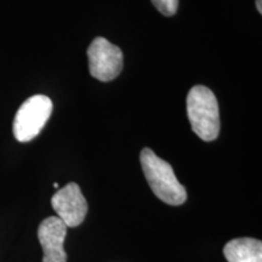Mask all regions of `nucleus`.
<instances>
[{"mask_svg": "<svg viewBox=\"0 0 262 262\" xmlns=\"http://www.w3.org/2000/svg\"><path fill=\"white\" fill-rule=\"evenodd\" d=\"M228 262H262V243L254 238H238L224 248Z\"/></svg>", "mask_w": 262, "mask_h": 262, "instance_id": "nucleus-7", "label": "nucleus"}, {"mask_svg": "<svg viewBox=\"0 0 262 262\" xmlns=\"http://www.w3.org/2000/svg\"><path fill=\"white\" fill-rule=\"evenodd\" d=\"M67 226L57 216L45 219L38 228V238L44 251L42 262H67L63 243Z\"/></svg>", "mask_w": 262, "mask_h": 262, "instance_id": "nucleus-6", "label": "nucleus"}, {"mask_svg": "<svg viewBox=\"0 0 262 262\" xmlns=\"http://www.w3.org/2000/svg\"><path fill=\"white\" fill-rule=\"evenodd\" d=\"M90 74L101 81L116 79L123 70V52L119 48L98 37L88 49Z\"/></svg>", "mask_w": 262, "mask_h": 262, "instance_id": "nucleus-4", "label": "nucleus"}, {"mask_svg": "<svg viewBox=\"0 0 262 262\" xmlns=\"http://www.w3.org/2000/svg\"><path fill=\"white\" fill-rule=\"evenodd\" d=\"M51 205L57 217L67 227L79 226L88 212L86 199L75 182H70L63 188L58 189L51 198Z\"/></svg>", "mask_w": 262, "mask_h": 262, "instance_id": "nucleus-5", "label": "nucleus"}, {"mask_svg": "<svg viewBox=\"0 0 262 262\" xmlns=\"http://www.w3.org/2000/svg\"><path fill=\"white\" fill-rule=\"evenodd\" d=\"M152 3L164 16H173L179 9V0H152Z\"/></svg>", "mask_w": 262, "mask_h": 262, "instance_id": "nucleus-8", "label": "nucleus"}, {"mask_svg": "<svg viewBox=\"0 0 262 262\" xmlns=\"http://www.w3.org/2000/svg\"><path fill=\"white\" fill-rule=\"evenodd\" d=\"M256 8L258 10V12H262V8H261V0H256Z\"/></svg>", "mask_w": 262, "mask_h": 262, "instance_id": "nucleus-9", "label": "nucleus"}, {"mask_svg": "<svg viewBox=\"0 0 262 262\" xmlns=\"http://www.w3.org/2000/svg\"><path fill=\"white\" fill-rule=\"evenodd\" d=\"M187 116L193 131L203 141L210 142L220 133V112L215 95L209 88L196 85L187 96Z\"/></svg>", "mask_w": 262, "mask_h": 262, "instance_id": "nucleus-2", "label": "nucleus"}, {"mask_svg": "<svg viewBox=\"0 0 262 262\" xmlns=\"http://www.w3.org/2000/svg\"><path fill=\"white\" fill-rule=\"evenodd\" d=\"M140 160L150 189L160 201L175 206L186 202V188L176 179L168 162L159 158L150 148L141 150Z\"/></svg>", "mask_w": 262, "mask_h": 262, "instance_id": "nucleus-1", "label": "nucleus"}, {"mask_svg": "<svg viewBox=\"0 0 262 262\" xmlns=\"http://www.w3.org/2000/svg\"><path fill=\"white\" fill-rule=\"evenodd\" d=\"M52 113V102L45 95H35L18 108L14 119V135L19 142L37 137Z\"/></svg>", "mask_w": 262, "mask_h": 262, "instance_id": "nucleus-3", "label": "nucleus"}]
</instances>
